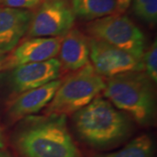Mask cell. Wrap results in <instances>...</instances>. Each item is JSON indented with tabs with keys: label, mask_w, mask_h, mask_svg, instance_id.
<instances>
[{
	"label": "cell",
	"mask_w": 157,
	"mask_h": 157,
	"mask_svg": "<svg viewBox=\"0 0 157 157\" xmlns=\"http://www.w3.org/2000/svg\"><path fill=\"white\" fill-rule=\"evenodd\" d=\"M13 142L22 157H81L64 115L24 118L15 131Z\"/></svg>",
	"instance_id": "1"
},
{
	"label": "cell",
	"mask_w": 157,
	"mask_h": 157,
	"mask_svg": "<svg viewBox=\"0 0 157 157\" xmlns=\"http://www.w3.org/2000/svg\"><path fill=\"white\" fill-rule=\"evenodd\" d=\"M73 121L78 137L97 149L117 146L133 132L132 119L101 97L74 113Z\"/></svg>",
	"instance_id": "2"
},
{
	"label": "cell",
	"mask_w": 157,
	"mask_h": 157,
	"mask_svg": "<svg viewBox=\"0 0 157 157\" xmlns=\"http://www.w3.org/2000/svg\"><path fill=\"white\" fill-rule=\"evenodd\" d=\"M154 83L144 72H129L108 78L104 95L114 107L141 126H152L156 118Z\"/></svg>",
	"instance_id": "3"
},
{
	"label": "cell",
	"mask_w": 157,
	"mask_h": 157,
	"mask_svg": "<svg viewBox=\"0 0 157 157\" xmlns=\"http://www.w3.org/2000/svg\"><path fill=\"white\" fill-rule=\"evenodd\" d=\"M105 87L104 77L89 63L62 81L45 108V114L67 116L74 113L98 97Z\"/></svg>",
	"instance_id": "4"
},
{
	"label": "cell",
	"mask_w": 157,
	"mask_h": 157,
	"mask_svg": "<svg viewBox=\"0 0 157 157\" xmlns=\"http://www.w3.org/2000/svg\"><path fill=\"white\" fill-rule=\"evenodd\" d=\"M86 29L90 38L106 42L142 59L146 50V38L135 23L122 13L92 20Z\"/></svg>",
	"instance_id": "5"
},
{
	"label": "cell",
	"mask_w": 157,
	"mask_h": 157,
	"mask_svg": "<svg viewBox=\"0 0 157 157\" xmlns=\"http://www.w3.org/2000/svg\"><path fill=\"white\" fill-rule=\"evenodd\" d=\"M75 15L67 0H45L33 13L29 38L63 37L73 29Z\"/></svg>",
	"instance_id": "6"
},
{
	"label": "cell",
	"mask_w": 157,
	"mask_h": 157,
	"mask_svg": "<svg viewBox=\"0 0 157 157\" xmlns=\"http://www.w3.org/2000/svg\"><path fill=\"white\" fill-rule=\"evenodd\" d=\"M89 48L91 65L102 77L110 78L129 72H143L142 59L106 42L89 37Z\"/></svg>",
	"instance_id": "7"
},
{
	"label": "cell",
	"mask_w": 157,
	"mask_h": 157,
	"mask_svg": "<svg viewBox=\"0 0 157 157\" xmlns=\"http://www.w3.org/2000/svg\"><path fill=\"white\" fill-rule=\"evenodd\" d=\"M61 67L59 60L55 58L46 61L18 66L11 69L9 76L11 91L15 94H20L58 79Z\"/></svg>",
	"instance_id": "8"
},
{
	"label": "cell",
	"mask_w": 157,
	"mask_h": 157,
	"mask_svg": "<svg viewBox=\"0 0 157 157\" xmlns=\"http://www.w3.org/2000/svg\"><path fill=\"white\" fill-rule=\"evenodd\" d=\"M62 37L29 38L17 45L8 57H6L0 70L13 69L30 63L43 62L58 55Z\"/></svg>",
	"instance_id": "9"
},
{
	"label": "cell",
	"mask_w": 157,
	"mask_h": 157,
	"mask_svg": "<svg viewBox=\"0 0 157 157\" xmlns=\"http://www.w3.org/2000/svg\"><path fill=\"white\" fill-rule=\"evenodd\" d=\"M61 79H55L38 88L24 92L14 99L8 108V116L12 121H18L39 113L52 100Z\"/></svg>",
	"instance_id": "10"
},
{
	"label": "cell",
	"mask_w": 157,
	"mask_h": 157,
	"mask_svg": "<svg viewBox=\"0 0 157 157\" xmlns=\"http://www.w3.org/2000/svg\"><path fill=\"white\" fill-rule=\"evenodd\" d=\"M33 12L0 6V52L13 50L27 33Z\"/></svg>",
	"instance_id": "11"
},
{
	"label": "cell",
	"mask_w": 157,
	"mask_h": 157,
	"mask_svg": "<svg viewBox=\"0 0 157 157\" xmlns=\"http://www.w3.org/2000/svg\"><path fill=\"white\" fill-rule=\"evenodd\" d=\"M61 67L70 71H78L90 63L89 37L78 29H71L61 38L59 51Z\"/></svg>",
	"instance_id": "12"
},
{
	"label": "cell",
	"mask_w": 157,
	"mask_h": 157,
	"mask_svg": "<svg viewBox=\"0 0 157 157\" xmlns=\"http://www.w3.org/2000/svg\"><path fill=\"white\" fill-rule=\"evenodd\" d=\"M75 17L92 21L117 13V0H72Z\"/></svg>",
	"instance_id": "13"
},
{
	"label": "cell",
	"mask_w": 157,
	"mask_h": 157,
	"mask_svg": "<svg viewBox=\"0 0 157 157\" xmlns=\"http://www.w3.org/2000/svg\"><path fill=\"white\" fill-rule=\"evenodd\" d=\"M94 157H154V144L148 135H142L117 151L98 154Z\"/></svg>",
	"instance_id": "14"
},
{
	"label": "cell",
	"mask_w": 157,
	"mask_h": 157,
	"mask_svg": "<svg viewBox=\"0 0 157 157\" xmlns=\"http://www.w3.org/2000/svg\"><path fill=\"white\" fill-rule=\"evenodd\" d=\"M133 10L137 17L154 25L157 21V0H134Z\"/></svg>",
	"instance_id": "15"
},
{
	"label": "cell",
	"mask_w": 157,
	"mask_h": 157,
	"mask_svg": "<svg viewBox=\"0 0 157 157\" xmlns=\"http://www.w3.org/2000/svg\"><path fill=\"white\" fill-rule=\"evenodd\" d=\"M143 72L153 83L157 82V42L155 40L152 45L146 48L142 56Z\"/></svg>",
	"instance_id": "16"
},
{
	"label": "cell",
	"mask_w": 157,
	"mask_h": 157,
	"mask_svg": "<svg viewBox=\"0 0 157 157\" xmlns=\"http://www.w3.org/2000/svg\"><path fill=\"white\" fill-rule=\"evenodd\" d=\"M41 2L42 0H0V6L14 9L30 10L38 7Z\"/></svg>",
	"instance_id": "17"
},
{
	"label": "cell",
	"mask_w": 157,
	"mask_h": 157,
	"mask_svg": "<svg viewBox=\"0 0 157 157\" xmlns=\"http://www.w3.org/2000/svg\"><path fill=\"white\" fill-rule=\"evenodd\" d=\"M131 4V0H117V13H123Z\"/></svg>",
	"instance_id": "18"
},
{
	"label": "cell",
	"mask_w": 157,
	"mask_h": 157,
	"mask_svg": "<svg viewBox=\"0 0 157 157\" xmlns=\"http://www.w3.org/2000/svg\"><path fill=\"white\" fill-rule=\"evenodd\" d=\"M5 145V140H4V136H3V133H2V130L0 128V149L4 147Z\"/></svg>",
	"instance_id": "19"
},
{
	"label": "cell",
	"mask_w": 157,
	"mask_h": 157,
	"mask_svg": "<svg viewBox=\"0 0 157 157\" xmlns=\"http://www.w3.org/2000/svg\"><path fill=\"white\" fill-rule=\"evenodd\" d=\"M5 54L6 53H4V52H0V68H1V66H2V63L4 61V59H5Z\"/></svg>",
	"instance_id": "20"
},
{
	"label": "cell",
	"mask_w": 157,
	"mask_h": 157,
	"mask_svg": "<svg viewBox=\"0 0 157 157\" xmlns=\"http://www.w3.org/2000/svg\"><path fill=\"white\" fill-rule=\"evenodd\" d=\"M0 157H11L8 153L5 151H0Z\"/></svg>",
	"instance_id": "21"
}]
</instances>
